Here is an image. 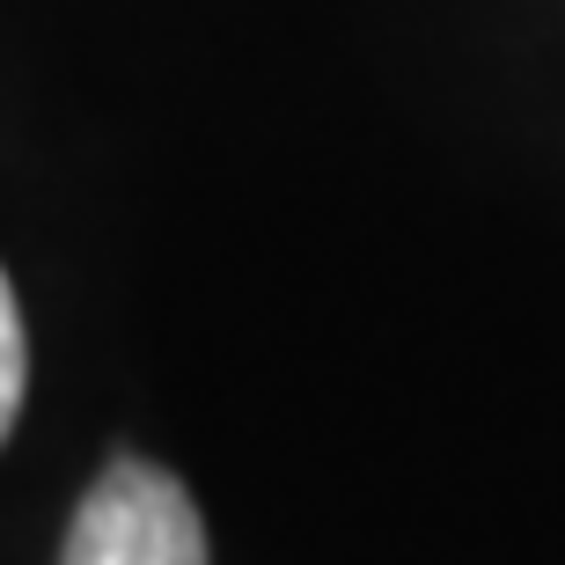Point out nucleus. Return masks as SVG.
<instances>
[{
	"mask_svg": "<svg viewBox=\"0 0 565 565\" xmlns=\"http://www.w3.org/2000/svg\"><path fill=\"white\" fill-rule=\"evenodd\" d=\"M60 565H206V522L162 462L118 456L74 507Z\"/></svg>",
	"mask_w": 565,
	"mask_h": 565,
	"instance_id": "nucleus-1",
	"label": "nucleus"
},
{
	"mask_svg": "<svg viewBox=\"0 0 565 565\" xmlns=\"http://www.w3.org/2000/svg\"><path fill=\"white\" fill-rule=\"evenodd\" d=\"M22 382H30V345H22V309H15V287H8V273H0V440L15 434Z\"/></svg>",
	"mask_w": 565,
	"mask_h": 565,
	"instance_id": "nucleus-2",
	"label": "nucleus"
}]
</instances>
